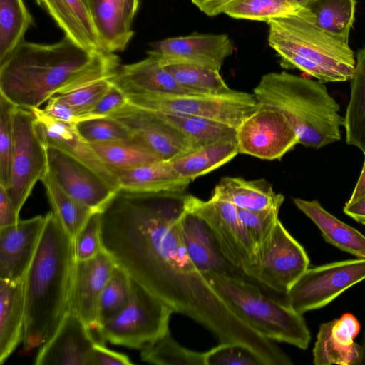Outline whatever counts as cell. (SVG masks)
<instances>
[{"instance_id":"obj_4","label":"cell","mask_w":365,"mask_h":365,"mask_svg":"<svg viewBox=\"0 0 365 365\" xmlns=\"http://www.w3.org/2000/svg\"><path fill=\"white\" fill-rule=\"evenodd\" d=\"M253 94L259 104L285 118L303 145L319 149L341 139L344 118L322 82L271 72L261 78Z\"/></svg>"},{"instance_id":"obj_44","label":"cell","mask_w":365,"mask_h":365,"mask_svg":"<svg viewBox=\"0 0 365 365\" xmlns=\"http://www.w3.org/2000/svg\"><path fill=\"white\" fill-rule=\"evenodd\" d=\"M112 86L111 77L106 78L69 92L57 93L54 96L84 115H95L92 114L93 110Z\"/></svg>"},{"instance_id":"obj_31","label":"cell","mask_w":365,"mask_h":365,"mask_svg":"<svg viewBox=\"0 0 365 365\" xmlns=\"http://www.w3.org/2000/svg\"><path fill=\"white\" fill-rule=\"evenodd\" d=\"M344 126L346 144L365 153V47L357 53Z\"/></svg>"},{"instance_id":"obj_29","label":"cell","mask_w":365,"mask_h":365,"mask_svg":"<svg viewBox=\"0 0 365 365\" xmlns=\"http://www.w3.org/2000/svg\"><path fill=\"white\" fill-rule=\"evenodd\" d=\"M295 205L319 229L324 240L359 259H365V236L327 212L316 200L294 198Z\"/></svg>"},{"instance_id":"obj_12","label":"cell","mask_w":365,"mask_h":365,"mask_svg":"<svg viewBox=\"0 0 365 365\" xmlns=\"http://www.w3.org/2000/svg\"><path fill=\"white\" fill-rule=\"evenodd\" d=\"M184 206L209 225L222 252L245 273L252 262L254 244L240 220L237 207L230 202L210 198L203 200L191 195L183 196Z\"/></svg>"},{"instance_id":"obj_54","label":"cell","mask_w":365,"mask_h":365,"mask_svg":"<svg viewBox=\"0 0 365 365\" xmlns=\"http://www.w3.org/2000/svg\"><path fill=\"white\" fill-rule=\"evenodd\" d=\"M361 346L362 349V355L360 365H365V331L364 333L362 344Z\"/></svg>"},{"instance_id":"obj_14","label":"cell","mask_w":365,"mask_h":365,"mask_svg":"<svg viewBox=\"0 0 365 365\" xmlns=\"http://www.w3.org/2000/svg\"><path fill=\"white\" fill-rule=\"evenodd\" d=\"M47 173L71 197L101 211L118 189L89 166L63 150L46 145Z\"/></svg>"},{"instance_id":"obj_6","label":"cell","mask_w":365,"mask_h":365,"mask_svg":"<svg viewBox=\"0 0 365 365\" xmlns=\"http://www.w3.org/2000/svg\"><path fill=\"white\" fill-rule=\"evenodd\" d=\"M228 309L260 336L301 349L311 335L302 314L245 279L216 273L202 274Z\"/></svg>"},{"instance_id":"obj_22","label":"cell","mask_w":365,"mask_h":365,"mask_svg":"<svg viewBox=\"0 0 365 365\" xmlns=\"http://www.w3.org/2000/svg\"><path fill=\"white\" fill-rule=\"evenodd\" d=\"M140 0H99L91 8L92 19L105 52L123 51L134 36L132 29Z\"/></svg>"},{"instance_id":"obj_36","label":"cell","mask_w":365,"mask_h":365,"mask_svg":"<svg viewBox=\"0 0 365 365\" xmlns=\"http://www.w3.org/2000/svg\"><path fill=\"white\" fill-rule=\"evenodd\" d=\"M41 181L46 190L52 212L73 239L90 216L96 211L65 192L47 173Z\"/></svg>"},{"instance_id":"obj_43","label":"cell","mask_w":365,"mask_h":365,"mask_svg":"<svg viewBox=\"0 0 365 365\" xmlns=\"http://www.w3.org/2000/svg\"><path fill=\"white\" fill-rule=\"evenodd\" d=\"M237 210L242 225L254 244L256 254L269 240L279 221V209L248 210L237 208Z\"/></svg>"},{"instance_id":"obj_20","label":"cell","mask_w":365,"mask_h":365,"mask_svg":"<svg viewBox=\"0 0 365 365\" xmlns=\"http://www.w3.org/2000/svg\"><path fill=\"white\" fill-rule=\"evenodd\" d=\"M46 218V215H36L0 228V279L16 281L24 277L36 251Z\"/></svg>"},{"instance_id":"obj_15","label":"cell","mask_w":365,"mask_h":365,"mask_svg":"<svg viewBox=\"0 0 365 365\" xmlns=\"http://www.w3.org/2000/svg\"><path fill=\"white\" fill-rule=\"evenodd\" d=\"M108 116L120 122L133 138L160 160H172L200 147L168 124L156 112L130 103Z\"/></svg>"},{"instance_id":"obj_37","label":"cell","mask_w":365,"mask_h":365,"mask_svg":"<svg viewBox=\"0 0 365 365\" xmlns=\"http://www.w3.org/2000/svg\"><path fill=\"white\" fill-rule=\"evenodd\" d=\"M161 63L179 84L193 93L221 94L234 91L227 86L219 71L186 63Z\"/></svg>"},{"instance_id":"obj_11","label":"cell","mask_w":365,"mask_h":365,"mask_svg":"<svg viewBox=\"0 0 365 365\" xmlns=\"http://www.w3.org/2000/svg\"><path fill=\"white\" fill-rule=\"evenodd\" d=\"M365 279V259L339 261L308 268L292 284L286 302L295 312L320 309Z\"/></svg>"},{"instance_id":"obj_27","label":"cell","mask_w":365,"mask_h":365,"mask_svg":"<svg viewBox=\"0 0 365 365\" xmlns=\"http://www.w3.org/2000/svg\"><path fill=\"white\" fill-rule=\"evenodd\" d=\"M211 198L232 203L248 210L279 209L284 197L274 192L264 179L247 180L240 177L222 178L215 185Z\"/></svg>"},{"instance_id":"obj_53","label":"cell","mask_w":365,"mask_h":365,"mask_svg":"<svg viewBox=\"0 0 365 365\" xmlns=\"http://www.w3.org/2000/svg\"><path fill=\"white\" fill-rule=\"evenodd\" d=\"M364 154V162L362 168V170L356 184V186L352 192L350 199L347 202H354L359 200L365 198V153Z\"/></svg>"},{"instance_id":"obj_47","label":"cell","mask_w":365,"mask_h":365,"mask_svg":"<svg viewBox=\"0 0 365 365\" xmlns=\"http://www.w3.org/2000/svg\"><path fill=\"white\" fill-rule=\"evenodd\" d=\"M43 110L52 118L73 125L85 120L100 117L84 115L72 106L59 100L55 96H53L48 101L46 106Z\"/></svg>"},{"instance_id":"obj_52","label":"cell","mask_w":365,"mask_h":365,"mask_svg":"<svg viewBox=\"0 0 365 365\" xmlns=\"http://www.w3.org/2000/svg\"><path fill=\"white\" fill-rule=\"evenodd\" d=\"M344 212L355 221L365 225V198L354 202H347L344 207Z\"/></svg>"},{"instance_id":"obj_32","label":"cell","mask_w":365,"mask_h":365,"mask_svg":"<svg viewBox=\"0 0 365 365\" xmlns=\"http://www.w3.org/2000/svg\"><path fill=\"white\" fill-rule=\"evenodd\" d=\"M224 14L233 19L267 23L292 15L314 20L309 9L292 0H235L225 9Z\"/></svg>"},{"instance_id":"obj_13","label":"cell","mask_w":365,"mask_h":365,"mask_svg":"<svg viewBox=\"0 0 365 365\" xmlns=\"http://www.w3.org/2000/svg\"><path fill=\"white\" fill-rule=\"evenodd\" d=\"M239 153L262 160H280L299 138L278 111L259 103L258 108L235 130Z\"/></svg>"},{"instance_id":"obj_25","label":"cell","mask_w":365,"mask_h":365,"mask_svg":"<svg viewBox=\"0 0 365 365\" xmlns=\"http://www.w3.org/2000/svg\"><path fill=\"white\" fill-rule=\"evenodd\" d=\"M119 188L182 196L191 180L181 176L170 160H156L114 173Z\"/></svg>"},{"instance_id":"obj_21","label":"cell","mask_w":365,"mask_h":365,"mask_svg":"<svg viewBox=\"0 0 365 365\" xmlns=\"http://www.w3.org/2000/svg\"><path fill=\"white\" fill-rule=\"evenodd\" d=\"M360 324L351 314L319 326L313 349L315 365H360L361 346L354 342Z\"/></svg>"},{"instance_id":"obj_38","label":"cell","mask_w":365,"mask_h":365,"mask_svg":"<svg viewBox=\"0 0 365 365\" xmlns=\"http://www.w3.org/2000/svg\"><path fill=\"white\" fill-rule=\"evenodd\" d=\"M156 113L168 124L200 146L235 134L233 128L211 120L182 114Z\"/></svg>"},{"instance_id":"obj_46","label":"cell","mask_w":365,"mask_h":365,"mask_svg":"<svg viewBox=\"0 0 365 365\" xmlns=\"http://www.w3.org/2000/svg\"><path fill=\"white\" fill-rule=\"evenodd\" d=\"M73 240V250L76 261L95 257L102 251L100 211L94 212Z\"/></svg>"},{"instance_id":"obj_35","label":"cell","mask_w":365,"mask_h":365,"mask_svg":"<svg viewBox=\"0 0 365 365\" xmlns=\"http://www.w3.org/2000/svg\"><path fill=\"white\" fill-rule=\"evenodd\" d=\"M90 145L113 174L160 160L143 143L133 138L126 141Z\"/></svg>"},{"instance_id":"obj_17","label":"cell","mask_w":365,"mask_h":365,"mask_svg":"<svg viewBox=\"0 0 365 365\" xmlns=\"http://www.w3.org/2000/svg\"><path fill=\"white\" fill-rule=\"evenodd\" d=\"M151 48L148 55L155 56L163 62L191 63L220 71L235 46L227 34L194 33L160 40Z\"/></svg>"},{"instance_id":"obj_49","label":"cell","mask_w":365,"mask_h":365,"mask_svg":"<svg viewBox=\"0 0 365 365\" xmlns=\"http://www.w3.org/2000/svg\"><path fill=\"white\" fill-rule=\"evenodd\" d=\"M130 359L125 354L110 350L103 344L96 343L91 353V365H131Z\"/></svg>"},{"instance_id":"obj_30","label":"cell","mask_w":365,"mask_h":365,"mask_svg":"<svg viewBox=\"0 0 365 365\" xmlns=\"http://www.w3.org/2000/svg\"><path fill=\"white\" fill-rule=\"evenodd\" d=\"M238 153L235 134H233L203 145L170 161L181 176L193 181L226 164Z\"/></svg>"},{"instance_id":"obj_19","label":"cell","mask_w":365,"mask_h":365,"mask_svg":"<svg viewBox=\"0 0 365 365\" xmlns=\"http://www.w3.org/2000/svg\"><path fill=\"white\" fill-rule=\"evenodd\" d=\"M180 225L187 253L201 274L216 273L245 279L254 283L227 258L209 225L202 218L185 208Z\"/></svg>"},{"instance_id":"obj_40","label":"cell","mask_w":365,"mask_h":365,"mask_svg":"<svg viewBox=\"0 0 365 365\" xmlns=\"http://www.w3.org/2000/svg\"><path fill=\"white\" fill-rule=\"evenodd\" d=\"M132 294V278L116 266L99 300L98 319L100 327L118 315L128 304Z\"/></svg>"},{"instance_id":"obj_1","label":"cell","mask_w":365,"mask_h":365,"mask_svg":"<svg viewBox=\"0 0 365 365\" xmlns=\"http://www.w3.org/2000/svg\"><path fill=\"white\" fill-rule=\"evenodd\" d=\"M182 196L119 188L100 211L103 250L117 266L212 332L265 357L272 343L239 319L190 260L180 233Z\"/></svg>"},{"instance_id":"obj_18","label":"cell","mask_w":365,"mask_h":365,"mask_svg":"<svg viewBox=\"0 0 365 365\" xmlns=\"http://www.w3.org/2000/svg\"><path fill=\"white\" fill-rule=\"evenodd\" d=\"M96 343L102 344L79 317L68 312L51 338L39 347L34 364L91 365Z\"/></svg>"},{"instance_id":"obj_3","label":"cell","mask_w":365,"mask_h":365,"mask_svg":"<svg viewBox=\"0 0 365 365\" xmlns=\"http://www.w3.org/2000/svg\"><path fill=\"white\" fill-rule=\"evenodd\" d=\"M44 227L24 277V349L40 347L56 331L68 311L76 258L73 240L54 213Z\"/></svg>"},{"instance_id":"obj_39","label":"cell","mask_w":365,"mask_h":365,"mask_svg":"<svg viewBox=\"0 0 365 365\" xmlns=\"http://www.w3.org/2000/svg\"><path fill=\"white\" fill-rule=\"evenodd\" d=\"M144 362L156 365H205V352L186 349L177 342L170 331L140 350Z\"/></svg>"},{"instance_id":"obj_24","label":"cell","mask_w":365,"mask_h":365,"mask_svg":"<svg viewBox=\"0 0 365 365\" xmlns=\"http://www.w3.org/2000/svg\"><path fill=\"white\" fill-rule=\"evenodd\" d=\"M31 110L46 145H53L71 155L119 189L115 175L101 160L90 144L79 135L73 125L52 118L40 108Z\"/></svg>"},{"instance_id":"obj_33","label":"cell","mask_w":365,"mask_h":365,"mask_svg":"<svg viewBox=\"0 0 365 365\" xmlns=\"http://www.w3.org/2000/svg\"><path fill=\"white\" fill-rule=\"evenodd\" d=\"M355 7L356 0H312L306 6L319 28L345 43H349Z\"/></svg>"},{"instance_id":"obj_26","label":"cell","mask_w":365,"mask_h":365,"mask_svg":"<svg viewBox=\"0 0 365 365\" xmlns=\"http://www.w3.org/2000/svg\"><path fill=\"white\" fill-rule=\"evenodd\" d=\"M69 38L90 50L104 51L91 11L83 0H36ZM105 52V51H104Z\"/></svg>"},{"instance_id":"obj_28","label":"cell","mask_w":365,"mask_h":365,"mask_svg":"<svg viewBox=\"0 0 365 365\" xmlns=\"http://www.w3.org/2000/svg\"><path fill=\"white\" fill-rule=\"evenodd\" d=\"M25 322L24 278L0 279V364L23 340Z\"/></svg>"},{"instance_id":"obj_10","label":"cell","mask_w":365,"mask_h":365,"mask_svg":"<svg viewBox=\"0 0 365 365\" xmlns=\"http://www.w3.org/2000/svg\"><path fill=\"white\" fill-rule=\"evenodd\" d=\"M48 170L46 144L31 110L16 107L14 114V146L8 189L19 213L34 185Z\"/></svg>"},{"instance_id":"obj_9","label":"cell","mask_w":365,"mask_h":365,"mask_svg":"<svg viewBox=\"0 0 365 365\" xmlns=\"http://www.w3.org/2000/svg\"><path fill=\"white\" fill-rule=\"evenodd\" d=\"M309 264L305 250L279 220L269 240L256 252L245 274L269 295L286 299L289 289Z\"/></svg>"},{"instance_id":"obj_51","label":"cell","mask_w":365,"mask_h":365,"mask_svg":"<svg viewBox=\"0 0 365 365\" xmlns=\"http://www.w3.org/2000/svg\"><path fill=\"white\" fill-rule=\"evenodd\" d=\"M200 11L208 16L224 13L227 6L235 0H190Z\"/></svg>"},{"instance_id":"obj_5","label":"cell","mask_w":365,"mask_h":365,"mask_svg":"<svg viewBox=\"0 0 365 365\" xmlns=\"http://www.w3.org/2000/svg\"><path fill=\"white\" fill-rule=\"evenodd\" d=\"M268 43L285 69H298L322 83L351 80L356 60L349 43L319 28L314 19L288 16L267 22Z\"/></svg>"},{"instance_id":"obj_41","label":"cell","mask_w":365,"mask_h":365,"mask_svg":"<svg viewBox=\"0 0 365 365\" xmlns=\"http://www.w3.org/2000/svg\"><path fill=\"white\" fill-rule=\"evenodd\" d=\"M74 126L79 135L88 144L111 143L133 138L120 122L110 116L92 118Z\"/></svg>"},{"instance_id":"obj_23","label":"cell","mask_w":365,"mask_h":365,"mask_svg":"<svg viewBox=\"0 0 365 365\" xmlns=\"http://www.w3.org/2000/svg\"><path fill=\"white\" fill-rule=\"evenodd\" d=\"M111 81L125 94L196 93L179 84L160 58L153 55L135 63L120 65Z\"/></svg>"},{"instance_id":"obj_2","label":"cell","mask_w":365,"mask_h":365,"mask_svg":"<svg viewBox=\"0 0 365 365\" xmlns=\"http://www.w3.org/2000/svg\"><path fill=\"white\" fill-rule=\"evenodd\" d=\"M120 66L115 53L85 48L66 36L51 44L24 40L0 64V94L32 110L57 93L113 76Z\"/></svg>"},{"instance_id":"obj_56","label":"cell","mask_w":365,"mask_h":365,"mask_svg":"<svg viewBox=\"0 0 365 365\" xmlns=\"http://www.w3.org/2000/svg\"><path fill=\"white\" fill-rule=\"evenodd\" d=\"M85 1V3L87 4V6H88V0H83ZM89 8V6H88Z\"/></svg>"},{"instance_id":"obj_42","label":"cell","mask_w":365,"mask_h":365,"mask_svg":"<svg viewBox=\"0 0 365 365\" xmlns=\"http://www.w3.org/2000/svg\"><path fill=\"white\" fill-rule=\"evenodd\" d=\"M16 106L0 94V185L8 189L14 146V114Z\"/></svg>"},{"instance_id":"obj_8","label":"cell","mask_w":365,"mask_h":365,"mask_svg":"<svg viewBox=\"0 0 365 365\" xmlns=\"http://www.w3.org/2000/svg\"><path fill=\"white\" fill-rule=\"evenodd\" d=\"M133 294L128 304L102 324L98 334L104 342L142 350L169 331L173 309L132 279Z\"/></svg>"},{"instance_id":"obj_48","label":"cell","mask_w":365,"mask_h":365,"mask_svg":"<svg viewBox=\"0 0 365 365\" xmlns=\"http://www.w3.org/2000/svg\"><path fill=\"white\" fill-rule=\"evenodd\" d=\"M128 98L120 88L113 83L92 111L97 116H108L125 106Z\"/></svg>"},{"instance_id":"obj_55","label":"cell","mask_w":365,"mask_h":365,"mask_svg":"<svg viewBox=\"0 0 365 365\" xmlns=\"http://www.w3.org/2000/svg\"><path fill=\"white\" fill-rule=\"evenodd\" d=\"M294 3L297 4L298 5L306 8L307 5L311 2L312 0H292Z\"/></svg>"},{"instance_id":"obj_50","label":"cell","mask_w":365,"mask_h":365,"mask_svg":"<svg viewBox=\"0 0 365 365\" xmlns=\"http://www.w3.org/2000/svg\"><path fill=\"white\" fill-rule=\"evenodd\" d=\"M19 215L8 190L0 185V228L16 224Z\"/></svg>"},{"instance_id":"obj_7","label":"cell","mask_w":365,"mask_h":365,"mask_svg":"<svg viewBox=\"0 0 365 365\" xmlns=\"http://www.w3.org/2000/svg\"><path fill=\"white\" fill-rule=\"evenodd\" d=\"M126 95L130 103L149 110L200 117L235 130L259 107L253 93L235 90L221 94Z\"/></svg>"},{"instance_id":"obj_45","label":"cell","mask_w":365,"mask_h":365,"mask_svg":"<svg viewBox=\"0 0 365 365\" xmlns=\"http://www.w3.org/2000/svg\"><path fill=\"white\" fill-rule=\"evenodd\" d=\"M205 365H265L248 347L235 343H220L205 352Z\"/></svg>"},{"instance_id":"obj_34","label":"cell","mask_w":365,"mask_h":365,"mask_svg":"<svg viewBox=\"0 0 365 365\" xmlns=\"http://www.w3.org/2000/svg\"><path fill=\"white\" fill-rule=\"evenodd\" d=\"M32 23L24 0H0V64L24 40Z\"/></svg>"},{"instance_id":"obj_16","label":"cell","mask_w":365,"mask_h":365,"mask_svg":"<svg viewBox=\"0 0 365 365\" xmlns=\"http://www.w3.org/2000/svg\"><path fill=\"white\" fill-rule=\"evenodd\" d=\"M116 266L105 250L90 259L76 260L68 312L79 317L98 335L99 300Z\"/></svg>"}]
</instances>
